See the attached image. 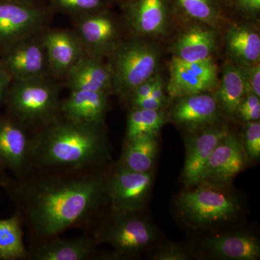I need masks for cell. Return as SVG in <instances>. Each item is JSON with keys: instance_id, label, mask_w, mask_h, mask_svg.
<instances>
[{"instance_id": "d590c367", "label": "cell", "mask_w": 260, "mask_h": 260, "mask_svg": "<svg viewBox=\"0 0 260 260\" xmlns=\"http://www.w3.org/2000/svg\"><path fill=\"white\" fill-rule=\"evenodd\" d=\"M155 76L151 79L147 80L144 83L140 84L139 86L135 89L129 97L127 98L129 101L135 100V99H144V98L150 96L151 93L152 88H153Z\"/></svg>"}, {"instance_id": "8d00e7d4", "label": "cell", "mask_w": 260, "mask_h": 260, "mask_svg": "<svg viewBox=\"0 0 260 260\" xmlns=\"http://www.w3.org/2000/svg\"><path fill=\"white\" fill-rule=\"evenodd\" d=\"M150 96L159 100H167V97L165 95V83L158 73L155 75Z\"/></svg>"}, {"instance_id": "ac0fdd59", "label": "cell", "mask_w": 260, "mask_h": 260, "mask_svg": "<svg viewBox=\"0 0 260 260\" xmlns=\"http://www.w3.org/2000/svg\"><path fill=\"white\" fill-rule=\"evenodd\" d=\"M67 85L71 90L112 93V74L109 63L104 59L85 55L73 66L65 76Z\"/></svg>"}, {"instance_id": "ba28073f", "label": "cell", "mask_w": 260, "mask_h": 260, "mask_svg": "<svg viewBox=\"0 0 260 260\" xmlns=\"http://www.w3.org/2000/svg\"><path fill=\"white\" fill-rule=\"evenodd\" d=\"M73 20L74 31L88 55L107 58L124 40L121 22L111 9L83 15Z\"/></svg>"}, {"instance_id": "603a6c76", "label": "cell", "mask_w": 260, "mask_h": 260, "mask_svg": "<svg viewBox=\"0 0 260 260\" xmlns=\"http://www.w3.org/2000/svg\"><path fill=\"white\" fill-rule=\"evenodd\" d=\"M220 111L228 116H237L238 107L246 95L245 84L240 67L229 60L224 63L221 78L215 90Z\"/></svg>"}, {"instance_id": "e575fe53", "label": "cell", "mask_w": 260, "mask_h": 260, "mask_svg": "<svg viewBox=\"0 0 260 260\" xmlns=\"http://www.w3.org/2000/svg\"><path fill=\"white\" fill-rule=\"evenodd\" d=\"M132 107L138 109H146V110H162L165 107L167 100H159L150 96L144 99H135L129 101Z\"/></svg>"}, {"instance_id": "74e56055", "label": "cell", "mask_w": 260, "mask_h": 260, "mask_svg": "<svg viewBox=\"0 0 260 260\" xmlns=\"http://www.w3.org/2000/svg\"><path fill=\"white\" fill-rule=\"evenodd\" d=\"M12 82L9 75L0 68V101L5 96V94Z\"/></svg>"}, {"instance_id": "30bf717a", "label": "cell", "mask_w": 260, "mask_h": 260, "mask_svg": "<svg viewBox=\"0 0 260 260\" xmlns=\"http://www.w3.org/2000/svg\"><path fill=\"white\" fill-rule=\"evenodd\" d=\"M167 90L172 99L214 92L218 83V68L213 58L200 61H185L172 57L169 64Z\"/></svg>"}, {"instance_id": "e0dca14e", "label": "cell", "mask_w": 260, "mask_h": 260, "mask_svg": "<svg viewBox=\"0 0 260 260\" xmlns=\"http://www.w3.org/2000/svg\"><path fill=\"white\" fill-rule=\"evenodd\" d=\"M22 123L0 116V160L15 172L25 170L31 159L32 142Z\"/></svg>"}, {"instance_id": "f1b7e54d", "label": "cell", "mask_w": 260, "mask_h": 260, "mask_svg": "<svg viewBox=\"0 0 260 260\" xmlns=\"http://www.w3.org/2000/svg\"><path fill=\"white\" fill-rule=\"evenodd\" d=\"M53 10L76 18L101 10L111 9L112 0H47Z\"/></svg>"}, {"instance_id": "5b68a950", "label": "cell", "mask_w": 260, "mask_h": 260, "mask_svg": "<svg viewBox=\"0 0 260 260\" xmlns=\"http://www.w3.org/2000/svg\"><path fill=\"white\" fill-rule=\"evenodd\" d=\"M195 189L183 191L177 199L181 218L194 227H206L230 221L237 217L240 207L224 187L200 183Z\"/></svg>"}, {"instance_id": "3957f363", "label": "cell", "mask_w": 260, "mask_h": 260, "mask_svg": "<svg viewBox=\"0 0 260 260\" xmlns=\"http://www.w3.org/2000/svg\"><path fill=\"white\" fill-rule=\"evenodd\" d=\"M4 98L10 112L22 124L44 128L60 114L59 86L48 75L12 80Z\"/></svg>"}, {"instance_id": "7a4b0ae2", "label": "cell", "mask_w": 260, "mask_h": 260, "mask_svg": "<svg viewBox=\"0 0 260 260\" xmlns=\"http://www.w3.org/2000/svg\"><path fill=\"white\" fill-rule=\"evenodd\" d=\"M102 124L58 118L32 142L31 159L47 167L79 169L94 165L107 153Z\"/></svg>"}, {"instance_id": "60d3db41", "label": "cell", "mask_w": 260, "mask_h": 260, "mask_svg": "<svg viewBox=\"0 0 260 260\" xmlns=\"http://www.w3.org/2000/svg\"><path fill=\"white\" fill-rule=\"evenodd\" d=\"M112 1L114 3H117V4L121 5L125 0H112Z\"/></svg>"}, {"instance_id": "d6986e66", "label": "cell", "mask_w": 260, "mask_h": 260, "mask_svg": "<svg viewBox=\"0 0 260 260\" xmlns=\"http://www.w3.org/2000/svg\"><path fill=\"white\" fill-rule=\"evenodd\" d=\"M108 95L105 92L71 90L61 102L60 114L64 119L75 122L103 124L109 107Z\"/></svg>"}, {"instance_id": "ab89813d", "label": "cell", "mask_w": 260, "mask_h": 260, "mask_svg": "<svg viewBox=\"0 0 260 260\" xmlns=\"http://www.w3.org/2000/svg\"><path fill=\"white\" fill-rule=\"evenodd\" d=\"M20 1L27 2V3H35V4H39V2L41 0H20Z\"/></svg>"}, {"instance_id": "cb8c5ba5", "label": "cell", "mask_w": 260, "mask_h": 260, "mask_svg": "<svg viewBox=\"0 0 260 260\" xmlns=\"http://www.w3.org/2000/svg\"><path fill=\"white\" fill-rule=\"evenodd\" d=\"M173 16L218 30L226 21L225 11L216 0H170Z\"/></svg>"}, {"instance_id": "f35d334b", "label": "cell", "mask_w": 260, "mask_h": 260, "mask_svg": "<svg viewBox=\"0 0 260 260\" xmlns=\"http://www.w3.org/2000/svg\"><path fill=\"white\" fill-rule=\"evenodd\" d=\"M216 2L226 12L228 10H232L235 0H216Z\"/></svg>"}, {"instance_id": "4fadbf2b", "label": "cell", "mask_w": 260, "mask_h": 260, "mask_svg": "<svg viewBox=\"0 0 260 260\" xmlns=\"http://www.w3.org/2000/svg\"><path fill=\"white\" fill-rule=\"evenodd\" d=\"M246 158L242 140L229 133L210 155L200 183L225 187L242 172L246 166Z\"/></svg>"}, {"instance_id": "9a60e30c", "label": "cell", "mask_w": 260, "mask_h": 260, "mask_svg": "<svg viewBox=\"0 0 260 260\" xmlns=\"http://www.w3.org/2000/svg\"><path fill=\"white\" fill-rule=\"evenodd\" d=\"M229 133L227 126L218 123L191 133V135L186 138V158L182 172L185 184L188 186L200 184L210 155Z\"/></svg>"}, {"instance_id": "484cf974", "label": "cell", "mask_w": 260, "mask_h": 260, "mask_svg": "<svg viewBox=\"0 0 260 260\" xmlns=\"http://www.w3.org/2000/svg\"><path fill=\"white\" fill-rule=\"evenodd\" d=\"M155 135H145L127 140L121 158V167L133 172L151 171L158 152V140Z\"/></svg>"}, {"instance_id": "f546056e", "label": "cell", "mask_w": 260, "mask_h": 260, "mask_svg": "<svg viewBox=\"0 0 260 260\" xmlns=\"http://www.w3.org/2000/svg\"><path fill=\"white\" fill-rule=\"evenodd\" d=\"M246 156L259 159L260 156V123L259 121L246 122L242 140Z\"/></svg>"}, {"instance_id": "52a82bcc", "label": "cell", "mask_w": 260, "mask_h": 260, "mask_svg": "<svg viewBox=\"0 0 260 260\" xmlns=\"http://www.w3.org/2000/svg\"><path fill=\"white\" fill-rule=\"evenodd\" d=\"M48 19V10L39 4L0 0V54L20 41L42 34Z\"/></svg>"}, {"instance_id": "7402d4cb", "label": "cell", "mask_w": 260, "mask_h": 260, "mask_svg": "<svg viewBox=\"0 0 260 260\" xmlns=\"http://www.w3.org/2000/svg\"><path fill=\"white\" fill-rule=\"evenodd\" d=\"M225 49L230 61L239 65L254 64L260 61L259 29L247 23H234L225 35Z\"/></svg>"}, {"instance_id": "4316f807", "label": "cell", "mask_w": 260, "mask_h": 260, "mask_svg": "<svg viewBox=\"0 0 260 260\" xmlns=\"http://www.w3.org/2000/svg\"><path fill=\"white\" fill-rule=\"evenodd\" d=\"M21 224L18 215L0 220V259L15 260L25 257Z\"/></svg>"}, {"instance_id": "2e32d148", "label": "cell", "mask_w": 260, "mask_h": 260, "mask_svg": "<svg viewBox=\"0 0 260 260\" xmlns=\"http://www.w3.org/2000/svg\"><path fill=\"white\" fill-rule=\"evenodd\" d=\"M42 39L47 52L49 73L57 78H65L85 54L83 44L74 30H45L43 32Z\"/></svg>"}, {"instance_id": "277c9868", "label": "cell", "mask_w": 260, "mask_h": 260, "mask_svg": "<svg viewBox=\"0 0 260 260\" xmlns=\"http://www.w3.org/2000/svg\"><path fill=\"white\" fill-rule=\"evenodd\" d=\"M161 52L148 39L123 40L108 56L112 74V93L126 98L137 87L157 74Z\"/></svg>"}, {"instance_id": "44dd1931", "label": "cell", "mask_w": 260, "mask_h": 260, "mask_svg": "<svg viewBox=\"0 0 260 260\" xmlns=\"http://www.w3.org/2000/svg\"><path fill=\"white\" fill-rule=\"evenodd\" d=\"M203 245L212 256L220 259L255 260L260 256L259 241L247 233L208 237L203 240Z\"/></svg>"}, {"instance_id": "d4e9b609", "label": "cell", "mask_w": 260, "mask_h": 260, "mask_svg": "<svg viewBox=\"0 0 260 260\" xmlns=\"http://www.w3.org/2000/svg\"><path fill=\"white\" fill-rule=\"evenodd\" d=\"M94 241L89 237L54 239L39 246L32 253L37 260H85L94 251Z\"/></svg>"}, {"instance_id": "4dcf8cb0", "label": "cell", "mask_w": 260, "mask_h": 260, "mask_svg": "<svg viewBox=\"0 0 260 260\" xmlns=\"http://www.w3.org/2000/svg\"><path fill=\"white\" fill-rule=\"evenodd\" d=\"M237 116L244 122L259 121L260 119L259 97L253 93H246L237 109Z\"/></svg>"}, {"instance_id": "ffe728a7", "label": "cell", "mask_w": 260, "mask_h": 260, "mask_svg": "<svg viewBox=\"0 0 260 260\" xmlns=\"http://www.w3.org/2000/svg\"><path fill=\"white\" fill-rule=\"evenodd\" d=\"M217 47V30L203 24L192 25L177 38L172 47L173 57L185 61L213 58Z\"/></svg>"}, {"instance_id": "d6a6232c", "label": "cell", "mask_w": 260, "mask_h": 260, "mask_svg": "<svg viewBox=\"0 0 260 260\" xmlns=\"http://www.w3.org/2000/svg\"><path fill=\"white\" fill-rule=\"evenodd\" d=\"M153 259L157 260H186L189 255L181 246L169 244L159 248L153 255Z\"/></svg>"}, {"instance_id": "8fae6325", "label": "cell", "mask_w": 260, "mask_h": 260, "mask_svg": "<svg viewBox=\"0 0 260 260\" xmlns=\"http://www.w3.org/2000/svg\"><path fill=\"white\" fill-rule=\"evenodd\" d=\"M42 34L20 41L0 54V68L10 75L12 80L49 75Z\"/></svg>"}, {"instance_id": "836d02e7", "label": "cell", "mask_w": 260, "mask_h": 260, "mask_svg": "<svg viewBox=\"0 0 260 260\" xmlns=\"http://www.w3.org/2000/svg\"><path fill=\"white\" fill-rule=\"evenodd\" d=\"M232 10L246 18H255L259 15L260 0H235Z\"/></svg>"}, {"instance_id": "83f0119b", "label": "cell", "mask_w": 260, "mask_h": 260, "mask_svg": "<svg viewBox=\"0 0 260 260\" xmlns=\"http://www.w3.org/2000/svg\"><path fill=\"white\" fill-rule=\"evenodd\" d=\"M167 119L164 109L154 111L132 108L127 117L126 139L141 135H158Z\"/></svg>"}, {"instance_id": "7c38bea8", "label": "cell", "mask_w": 260, "mask_h": 260, "mask_svg": "<svg viewBox=\"0 0 260 260\" xmlns=\"http://www.w3.org/2000/svg\"><path fill=\"white\" fill-rule=\"evenodd\" d=\"M167 117L192 133L220 123V111L213 92H204L172 99Z\"/></svg>"}, {"instance_id": "5bb4252c", "label": "cell", "mask_w": 260, "mask_h": 260, "mask_svg": "<svg viewBox=\"0 0 260 260\" xmlns=\"http://www.w3.org/2000/svg\"><path fill=\"white\" fill-rule=\"evenodd\" d=\"M153 184V173L133 172L120 168L107 184L112 210L138 211L144 206Z\"/></svg>"}, {"instance_id": "6da1fadb", "label": "cell", "mask_w": 260, "mask_h": 260, "mask_svg": "<svg viewBox=\"0 0 260 260\" xmlns=\"http://www.w3.org/2000/svg\"><path fill=\"white\" fill-rule=\"evenodd\" d=\"M105 192V184L96 177L44 181L29 193L27 212L39 234L54 237L88 219Z\"/></svg>"}, {"instance_id": "9c48e42d", "label": "cell", "mask_w": 260, "mask_h": 260, "mask_svg": "<svg viewBox=\"0 0 260 260\" xmlns=\"http://www.w3.org/2000/svg\"><path fill=\"white\" fill-rule=\"evenodd\" d=\"M123 20L134 37L153 39L165 35L173 17L170 0H125Z\"/></svg>"}, {"instance_id": "8992f818", "label": "cell", "mask_w": 260, "mask_h": 260, "mask_svg": "<svg viewBox=\"0 0 260 260\" xmlns=\"http://www.w3.org/2000/svg\"><path fill=\"white\" fill-rule=\"evenodd\" d=\"M112 211L99 235L118 256L135 255L154 242L155 229L138 211Z\"/></svg>"}, {"instance_id": "1f68e13d", "label": "cell", "mask_w": 260, "mask_h": 260, "mask_svg": "<svg viewBox=\"0 0 260 260\" xmlns=\"http://www.w3.org/2000/svg\"><path fill=\"white\" fill-rule=\"evenodd\" d=\"M239 65V64H238ZM242 71L246 93H253L260 98V64L239 65Z\"/></svg>"}]
</instances>
